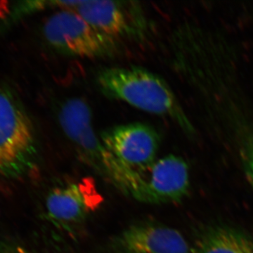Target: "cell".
I'll list each match as a JSON object with an SVG mask.
<instances>
[{
	"label": "cell",
	"instance_id": "cell-6",
	"mask_svg": "<svg viewBox=\"0 0 253 253\" xmlns=\"http://www.w3.org/2000/svg\"><path fill=\"white\" fill-rule=\"evenodd\" d=\"M59 121L63 132L79 154L100 174L109 154L101 139L96 135L89 104L81 98H71L60 108Z\"/></svg>",
	"mask_w": 253,
	"mask_h": 253
},
{
	"label": "cell",
	"instance_id": "cell-2",
	"mask_svg": "<svg viewBox=\"0 0 253 253\" xmlns=\"http://www.w3.org/2000/svg\"><path fill=\"white\" fill-rule=\"evenodd\" d=\"M42 32L51 47L68 56L103 59L119 51L118 41L93 27L73 9L56 11L47 18Z\"/></svg>",
	"mask_w": 253,
	"mask_h": 253
},
{
	"label": "cell",
	"instance_id": "cell-4",
	"mask_svg": "<svg viewBox=\"0 0 253 253\" xmlns=\"http://www.w3.org/2000/svg\"><path fill=\"white\" fill-rule=\"evenodd\" d=\"M93 27L116 40H141L146 34V17L135 1L84 0L75 9Z\"/></svg>",
	"mask_w": 253,
	"mask_h": 253
},
{
	"label": "cell",
	"instance_id": "cell-11",
	"mask_svg": "<svg viewBox=\"0 0 253 253\" xmlns=\"http://www.w3.org/2000/svg\"><path fill=\"white\" fill-rule=\"evenodd\" d=\"M83 2V1H48V0L23 1L18 6H15L11 17L14 19H17L26 15L46 9H75Z\"/></svg>",
	"mask_w": 253,
	"mask_h": 253
},
{
	"label": "cell",
	"instance_id": "cell-3",
	"mask_svg": "<svg viewBox=\"0 0 253 253\" xmlns=\"http://www.w3.org/2000/svg\"><path fill=\"white\" fill-rule=\"evenodd\" d=\"M34 127L22 105L9 89L0 85V174H21L36 153Z\"/></svg>",
	"mask_w": 253,
	"mask_h": 253
},
{
	"label": "cell",
	"instance_id": "cell-7",
	"mask_svg": "<svg viewBox=\"0 0 253 253\" xmlns=\"http://www.w3.org/2000/svg\"><path fill=\"white\" fill-rule=\"evenodd\" d=\"M109 253H191V246L179 231L169 226L139 223L114 236Z\"/></svg>",
	"mask_w": 253,
	"mask_h": 253
},
{
	"label": "cell",
	"instance_id": "cell-12",
	"mask_svg": "<svg viewBox=\"0 0 253 253\" xmlns=\"http://www.w3.org/2000/svg\"><path fill=\"white\" fill-rule=\"evenodd\" d=\"M241 146L240 153L245 173L253 189V132L245 136Z\"/></svg>",
	"mask_w": 253,
	"mask_h": 253
},
{
	"label": "cell",
	"instance_id": "cell-9",
	"mask_svg": "<svg viewBox=\"0 0 253 253\" xmlns=\"http://www.w3.org/2000/svg\"><path fill=\"white\" fill-rule=\"evenodd\" d=\"M101 201L94 182L83 179L51 190L46 200V214L55 224L75 225L99 208Z\"/></svg>",
	"mask_w": 253,
	"mask_h": 253
},
{
	"label": "cell",
	"instance_id": "cell-5",
	"mask_svg": "<svg viewBox=\"0 0 253 253\" xmlns=\"http://www.w3.org/2000/svg\"><path fill=\"white\" fill-rule=\"evenodd\" d=\"M100 139L121 162L141 172L156 162L161 143L157 131L141 123L113 126L103 131Z\"/></svg>",
	"mask_w": 253,
	"mask_h": 253
},
{
	"label": "cell",
	"instance_id": "cell-8",
	"mask_svg": "<svg viewBox=\"0 0 253 253\" xmlns=\"http://www.w3.org/2000/svg\"><path fill=\"white\" fill-rule=\"evenodd\" d=\"M144 185L139 202L166 204L179 202L189 191V166L184 159L168 155L143 172Z\"/></svg>",
	"mask_w": 253,
	"mask_h": 253
},
{
	"label": "cell",
	"instance_id": "cell-1",
	"mask_svg": "<svg viewBox=\"0 0 253 253\" xmlns=\"http://www.w3.org/2000/svg\"><path fill=\"white\" fill-rule=\"evenodd\" d=\"M101 92L141 111L173 120L187 134L194 132L192 124L175 95L163 78L144 68H104L96 75Z\"/></svg>",
	"mask_w": 253,
	"mask_h": 253
},
{
	"label": "cell",
	"instance_id": "cell-13",
	"mask_svg": "<svg viewBox=\"0 0 253 253\" xmlns=\"http://www.w3.org/2000/svg\"><path fill=\"white\" fill-rule=\"evenodd\" d=\"M6 253H33L31 252V251H28V250H26L23 249V248L21 247H16L14 248V249H11L9 250Z\"/></svg>",
	"mask_w": 253,
	"mask_h": 253
},
{
	"label": "cell",
	"instance_id": "cell-10",
	"mask_svg": "<svg viewBox=\"0 0 253 253\" xmlns=\"http://www.w3.org/2000/svg\"><path fill=\"white\" fill-rule=\"evenodd\" d=\"M191 253H253V239L227 227L216 226L203 233Z\"/></svg>",
	"mask_w": 253,
	"mask_h": 253
}]
</instances>
